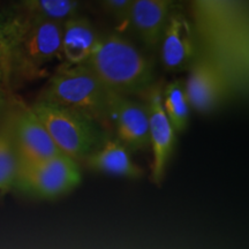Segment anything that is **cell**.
Segmentation results:
<instances>
[{
    "label": "cell",
    "instance_id": "cell-2",
    "mask_svg": "<svg viewBox=\"0 0 249 249\" xmlns=\"http://www.w3.org/2000/svg\"><path fill=\"white\" fill-rule=\"evenodd\" d=\"M85 66L105 88L124 96L142 95L154 85L155 71L151 60L120 33L99 35Z\"/></svg>",
    "mask_w": 249,
    "mask_h": 249
},
{
    "label": "cell",
    "instance_id": "cell-18",
    "mask_svg": "<svg viewBox=\"0 0 249 249\" xmlns=\"http://www.w3.org/2000/svg\"><path fill=\"white\" fill-rule=\"evenodd\" d=\"M12 95H13V92L6 91V90L0 86V118L2 117L5 111L7 110L9 105V99H11Z\"/></svg>",
    "mask_w": 249,
    "mask_h": 249
},
{
    "label": "cell",
    "instance_id": "cell-17",
    "mask_svg": "<svg viewBox=\"0 0 249 249\" xmlns=\"http://www.w3.org/2000/svg\"><path fill=\"white\" fill-rule=\"evenodd\" d=\"M107 13L121 29L128 27V14L133 0H98Z\"/></svg>",
    "mask_w": 249,
    "mask_h": 249
},
{
    "label": "cell",
    "instance_id": "cell-19",
    "mask_svg": "<svg viewBox=\"0 0 249 249\" xmlns=\"http://www.w3.org/2000/svg\"><path fill=\"white\" fill-rule=\"evenodd\" d=\"M4 65H5V42L2 35L1 23H0V86H1L2 76H4Z\"/></svg>",
    "mask_w": 249,
    "mask_h": 249
},
{
    "label": "cell",
    "instance_id": "cell-1",
    "mask_svg": "<svg viewBox=\"0 0 249 249\" xmlns=\"http://www.w3.org/2000/svg\"><path fill=\"white\" fill-rule=\"evenodd\" d=\"M5 42V65L1 87H14L49 75L54 61H61V24L15 9L0 17Z\"/></svg>",
    "mask_w": 249,
    "mask_h": 249
},
{
    "label": "cell",
    "instance_id": "cell-7",
    "mask_svg": "<svg viewBox=\"0 0 249 249\" xmlns=\"http://www.w3.org/2000/svg\"><path fill=\"white\" fill-rule=\"evenodd\" d=\"M161 90L160 83H154L142 93L149 118V147L152 152L150 178L155 185L164 181L177 143V132L163 107Z\"/></svg>",
    "mask_w": 249,
    "mask_h": 249
},
{
    "label": "cell",
    "instance_id": "cell-12",
    "mask_svg": "<svg viewBox=\"0 0 249 249\" xmlns=\"http://www.w3.org/2000/svg\"><path fill=\"white\" fill-rule=\"evenodd\" d=\"M173 0H133L128 14L132 27L145 48H158L161 33L171 15Z\"/></svg>",
    "mask_w": 249,
    "mask_h": 249
},
{
    "label": "cell",
    "instance_id": "cell-15",
    "mask_svg": "<svg viewBox=\"0 0 249 249\" xmlns=\"http://www.w3.org/2000/svg\"><path fill=\"white\" fill-rule=\"evenodd\" d=\"M15 9L62 24L79 14L77 0H15Z\"/></svg>",
    "mask_w": 249,
    "mask_h": 249
},
{
    "label": "cell",
    "instance_id": "cell-16",
    "mask_svg": "<svg viewBox=\"0 0 249 249\" xmlns=\"http://www.w3.org/2000/svg\"><path fill=\"white\" fill-rule=\"evenodd\" d=\"M163 107L177 134L187 129L191 116V107L187 99L183 81L176 80L167 83L161 90Z\"/></svg>",
    "mask_w": 249,
    "mask_h": 249
},
{
    "label": "cell",
    "instance_id": "cell-5",
    "mask_svg": "<svg viewBox=\"0 0 249 249\" xmlns=\"http://www.w3.org/2000/svg\"><path fill=\"white\" fill-rule=\"evenodd\" d=\"M81 181L82 172L79 161L60 154L20 167L14 189L43 200H54L70 194Z\"/></svg>",
    "mask_w": 249,
    "mask_h": 249
},
{
    "label": "cell",
    "instance_id": "cell-14",
    "mask_svg": "<svg viewBox=\"0 0 249 249\" xmlns=\"http://www.w3.org/2000/svg\"><path fill=\"white\" fill-rule=\"evenodd\" d=\"M18 160L13 135V111L9 105L0 118V195L4 196L15 187Z\"/></svg>",
    "mask_w": 249,
    "mask_h": 249
},
{
    "label": "cell",
    "instance_id": "cell-8",
    "mask_svg": "<svg viewBox=\"0 0 249 249\" xmlns=\"http://www.w3.org/2000/svg\"><path fill=\"white\" fill-rule=\"evenodd\" d=\"M189 107L201 113L213 111L226 95V71L211 55L197 57L183 81Z\"/></svg>",
    "mask_w": 249,
    "mask_h": 249
},
{
    "label": "cell",
    "instance_id": "cell-11",
    "mask_svg": "<svg viewBox=\"0 0 249 249\" xmlns=\"http://www.w3.org/2000/svg\"><path fill=\"white\" fill-rule=\"evenodd\" d=\"M82 163L93 172L118 178L139 179L143 174L141 167L133 160L132 151L111 136H107Z\"/></svg>",
    "mask_w": 249,
    "mask_h": 249
},
{
    "label": "cell",
    "instance_id": "cell-10",
    "mask_svg": "<svg viewBox=\"0 0 249 249\" xmlns=\"http://www.w3.org/2000/svg\"><path fill=\"white\" fill-rule=\"evenodd\" d=\"M160 61L167 71H181L197 58L194 30L180 13H171L161 33L158 48Z\"/></svg>",
    "mask_w": 249,
    "mask_h": 249
},
{
    "label": "cell",
    "instance_id": "cell-3",
    "mask_svg": "<svg viewBox=\"0 0 249 249\" xmlns=\"http://www.w3.org/2000/svg\"><path fill=\"white\" fill-rule=\"evenodd\" d=\"M108 89L85 65L59 64L36 101L51 103L90 118L107 132L111 129L107 112Z\"/></svg>",
    "mask_w": 249,
    "mask_h": 249
},
{
    "label": "cell",
    "instance_id": "cell-9",
    "mask_svg": "<svg viewBox=\"0 0 249 249\" xmlns=\"http://www.w3.org/2000/svg\"><path fill=\"white\" fill-rule=\"evenodd\" d=\"M107 112L117 140L132 152L149 148V118L144 103L108 90Z\"/></svg>",
    "mask_w": 249,
    "mask_h": 249
},
{
    "label": "cell",
    "instance_id": "cell-4",
    "mask_svg": "<svg viewBox=\"0 0 249 249\" xmlns=\"http://www.w3.org/2000/svg\"><path fill=\"white\" fill-rule=\"evenodd\" d=\"M30 107L58 150L76 161L88 157L108 136L102 126L83 114L40 101Z\"/></svg>",
    "mask_w": 249,
    "mask_h": 249
},
{
    "label": "cell",
    "instance_id": "cell-6",
    "mask_svg": "<svg viewBox=\"0 0 249 249\" xmlns=\"http://www.w3.org/2000/svg\"><path fill=\"white\" fill-rule=\"evenodd\" d=\"M11 107L13 111V135L18 169L61 154L30 105L12 95Z\"/></svg>",
    "mask_w": 249,
    "mask_h": 249
},
{
    "label": "cell",
    "instance_id": "cell-13",
    "mask_svg": "<svg viewBox=\"0 0 249 249\" xmlns=\"http://www.w3.org/2000/svg\"><path fill=\"white\" fill-rule=\"evenodd\" d=\"M98 31L89 18L75 15L61 24V65H85L99 38Z\"/></svg>",
    "mask_w": 249,
    "mask_h": 249
}]
</instances>
